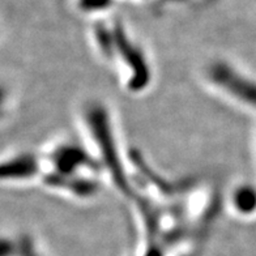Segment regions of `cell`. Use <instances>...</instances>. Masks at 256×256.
I'll use <instances>...</instances> for the list:
<instances>
[{
	"mask_svg": "<svg viewBox=\"0 0 256 256\" xmlns=\"http://www.w3.org/2000/svg\"><path fill=\"white\" fill-rule=\"evenodd\" d=\"M208 80L224 94L250 108H256V81L240 74L230 64L218 62L208 67Z\"/></svg>",
	"mask_w": 256,
	"mask_h": 256,
	"instance_id": "cell-1",
	"label": "cell"
},
{
	"mask_svg": "<svg viewBox=\"0 0 256 256\" xmlns=\"http://www.w3.org/2000/svg\"><path fill=\"white\" fill-rule=\"evenodd\" d=\"M234 206L242 214H248L256 210V191L248 186L236 190L232 196Z\"/></svg>",
	"mask_w": 256,
	"mask_h": 256,
	"instance_id": "cell-2",
	"label": "cell"
}]
</instances>
